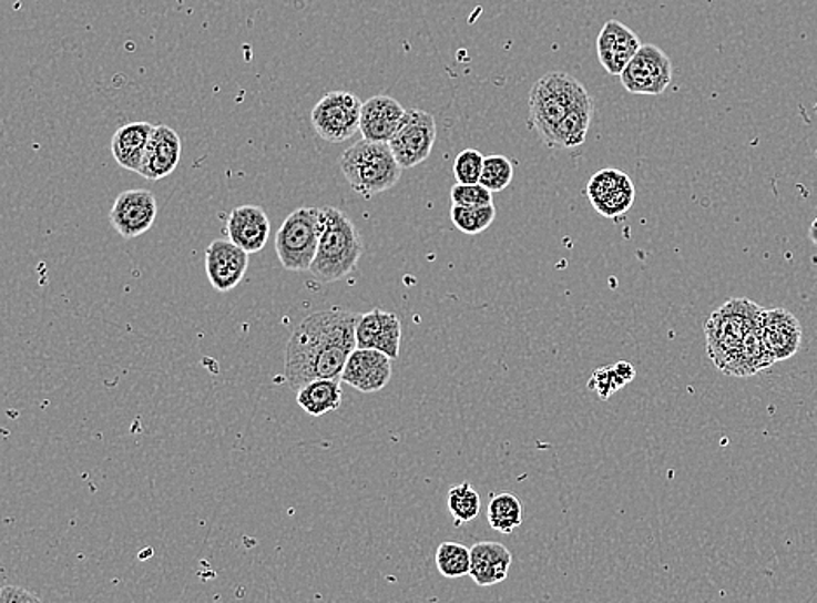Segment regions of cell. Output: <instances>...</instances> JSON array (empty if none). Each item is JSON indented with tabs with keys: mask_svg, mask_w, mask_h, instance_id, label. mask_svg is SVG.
Here are the masks:
<instances>
[{
	"mask_svg": "<svg viewBox=\"0 0 817 603\" xmlns=\"http://www.w3.org/2000/svg\"><path fill=\"white\" fill-rule=\"evenodd\" d=\"M590 103H593L590 91L578 79L565 72L545 74L530 91V127L551 147L558 127L566 115Z\"/></svg>",
	"mask_w": 817,
	"mask_h": 603,
	"instance_id": "2",
	"label": "cell"
},
{
	"mask_svg": "<svg viewBox=\"0 0 817 603\" xmlns=\"http://www.w3.org/2000/svg\"><path fill=\"white\" fill-rule=\"evenodd\" d=\"M619 79L627 93L663 94L673 81V63L657 45L642 44Z\"/></svg>",
	"mask_w": 817,
	"mask_h": 603,
	"instance_id": "9",
	"label": "cell"
},
{
	"mask_svg": "<svg viewBox=\"0 0 817 603\" xmlns=\"http://www.w3.org/2000/svg\"><path fill=\"white\" fill-rule=\"evenodd\" d=\"M448 511H450L456 527L463 525L474 520L481 511L480 493L472 489L471 483H459L448 492Z\"/></svg>",
	"mask_w": 817,
	"mask_h": 603,
	"instance_id": "27",
	"label": "cell"
},
{
	"mask_svg": "<svg viewBox=\"0 0 817 603\" xmlns=\"http://www.w3.org/2000/svg\"><path fill=\"white\" fill-rule=\"evenodd\" d=\"M365 246L358 228L346 213L326 206L321 241L310 267V276L319 283H334L349 276Z\"/></svg>",
	"mask_w": 817,
	"mask_h": 603,
	"instance_id": "3",
	"label": "cell"
},
{
	"mask_svg": "<svg viewBox=\"0 0 817 603\" xmlns=\"http://www.w3.org/2000/svg\"><path fill=\"white\" fill-rule=\"evenodd\" d=\"M588 200L600 215L617 218L630 212L634 203V184L624 172L606 167L594 173L588 184Z\"/></svg>",
	"mask_w": 817,
	"mask_h": 603,
	"instance_id": "11",
	"label": "cell"
},
{
	"mask_svg": "<svg viewBox=\"0 0 817 603\" xmlns=\"http://www.w3.org/2000/svg\"><path fill=\"white\" fill-rule=\"evenodd\" d=\"M451 206H488L493 204L492 192L481 184H457L450 192Z\"/></svg>",
	"mask_w": 817,
	"mask_h": 603,
	"instance_id": "31",
	"label": "cell"
},
{
	"mask_svg": "<svg viewBox=\"0 0 817 603\" xmlns=\"http://www.w3.org/2000/svg\"><path fill=\"white\" fill-rule=\"evenodd\" d=\"M436 566L447 579H459L471 572V548L460 542L445 541L436 550Z\"/></svg>",
	"mask_w": 817,
	"mask_h": 603,
	"instance_id": "26",
	"label": "cell"
},
{
	"mask_svg": "<svg viewBox=\"0 0 817 603\" xmlns=\"http://www.w3.org/2000/svg\"><path fill=\"white\" fill-rule=\"evenodd\" d=\"M392 377V359L374 349H354L347 359L346 367L341 371L340 380L349 384L356 391L370 392L382 391Z\"/></svg>",
	"mask_w": 817,
	"mask_h": 603,
	"instance_id": "13",
	"label": "cell"
},
{
	"mask_svg": "<svg viewBox=\"0 0 817 603\" xmlns=\"http://www.w3.org/2000/svg\"><path fill=\"white\" fill-rule=\"evenodd\" d=\"M642 48L639 35L621 21H606L598 33L596 53L600 65L614 78H621L634 54Z\"/></svg>",
	"mask_w": 817,
	"mask_h": 603,
	"instance_id": "14",
	"label": "cell"
},
{
	"mask_svg": "<svg viewBox=\"0 0 817 603\" xmlns=\"http://www.w3.org/2000/svg\"><path fill=\"white\" fill-rule=\"evenodd\" d=\"M436 119L420 109H408L389 147L402 170L422 164L436 143Z\"/></svg>",
	"mask_w": 817,
	"mask_h": 603,
	"instance_id": "8",
	"label": "cell"
},
{
	"mask_svg": "<svg viewBox=\"0 0 817 603\" xmlns=\"http://www.w3.org/2000/svg\"><path fill=\"white\" fill-rule=\"evenodd\" d=\"M361 315L346 309L319 310L293 330L286 346L285 376L300 389L319 379H340L347 359L358 349L356 327Z\"/></svg>",
	"mask_w": 817,
	"mask_h": 603,
	"instance_id": "1",
	"label": "cell"
},
{
	"mask_svg": "<svg viewBox=\"0 0 817 603\" xmlns=\"http://www.w3.org/2000/svg\"><path fill=\"white\" fill-rule=\"evenodd\" d=\"M487 520L500 534H512L523 523V504L514 493H496L488 502Z\"/></svg>",
	"mask_w": 817,
	"mask_h": 603,
	"instance_id": "23",
	"label": "cell"
},
{
	"mask_svg": "<svg viewBox=\"0 0 817 603\" xmlns=\"http://www.w3.org/2000/svg\"><path fill=\"white\" fill-rule=\"evenodd\" d=\"M341 396L340 379L313 380L298 389L297 403L307 416L323 417L340 408Z\"/></svg>",
	"mask_w": 817,
	"mask_h": 603,
	"instance_id": "22",
	"label": "cell"
},
{
	"mask_svg": "<svg viewBox=\"0 0 817 603\" xmlns=\"http://www.w3.org/2000/svg\"><path fill=\"white\" fill-rule=\"evenodd\" d=\"M180 157H182V140L178 133L170 126H155L146 145L139 175L152 182L166 178L175 172Z\"/></svg>",
	"mask_w": 817,
	"mask_h": 603,
	"instance_id": "17",
	"label": "cell"
},
{
	"mask_svg": "<svg viewBox=\"0 0 817 603\" xmlns=\"http://www.w3.org/2000/svg\"><path fill=\"white\" fill-rule=\"evenodd\" d=\"M809 237L813 241V245L817 248V218H814L813 224H810Z\"/></svg>",
	"mask_w": 817,
	"mask_h": 603,
	"instance_id": "33",
	"label": "cell"
},
{
	"mask_svg": "<svg viewBox=\"0 0 817 603\" xmlns=\"http://www.w3.org/2000/svg\"><path fill=\"white\" fill-rule=\"evenodd\" d=\"M110 224L124 239L143 236L157 218V201L145 188H133L119 194L109 213Z\"/></svg>",
	"mask_w": 817,
	"mask_h": 603,
	"instance_id": "10",
	"label": "cell"
},
{
	"mask_svg": "<svg viewBox=\"0 0 817 603\" xmlns=\"http://www.w3.org/2000/svg\"><path fill=\"white\" fill-rule=\"evenodd\" d=\"M362 102L349 91L325 94L310 114L314 131L329 143L353 139L361 126Z\"/></svg>",
	"mask_w": 817,
	"mask_h": 603,
	"instance_id": "7",
	"label": "cell"
},
{
	"mask_svg": "<svg viewBox=\"0 0 817 603\" xmlns=\"http://www.w3.org/2000/svg\"><path fill=\"white\" fill-rule=\"evenodd\" d=\"M514 178V166L505 155H488L484 157L483 173L480 184L492 192H502L511 185Z\"/></svg>",
	"mask_w": 817,
	"mask_h": 603,
	"instance_id": "29",
	"label": "cell"
},
{
	"mask_svg": "<svg viewBox=\"0 0 817 603\" xmlns=\"http://www.w3.org/2000/svg\"><path fill=\"white\" fill-rule=\"evenodd\" d=\"M405 114L407 109L398 100L390 99L387 94L371 96L362 103L361 126H359L362 139L389 143L402 123Z\"/></svg>",
	"mask_w": 817,
	"mask_h": 603,
	"instance_id": "18",
	"label": "cell"
},
{
	"mask_svg": "<svg viewBox=\"0 0 817 603\" xmlns=\"http://www.w3.org/2000/svg\"><path fill=\"white\" fill-rule=\"evenodd\" d=\"M760 337L770 358L785 361L797 355L801 346L800 323L785 309H768L762 313Z\"/></svg>",
	"mask_w": 817,
	"mask_h": 603,
	"instance_id": "15",
	"label": "cell"
},
{
	"mask_svg": "<svg viewBox=\"0 0 817 603\" xmlns=\"http://www.w3.org/2000/svg\"><path fill=\"white\" fill-rule=\"evenodd\" d=\"M496 206H451L450 218L460 233L476 236L487 231L496 222Z\"/></svg>",
	"mask_w": 817,
	"mask_h": 603,
	"instance_id": "28",
	"label": "cell"
},
{
	"mask_svg": "<svg viewBox=\"0 0 817 603\" xmlns=\"http://www.w3.org/2000/svg\"><path fill=\"white\" fill-rule=\"evenodd\" d=\"M483 164L484 155L476 149H466L460 152L453 161V175H456L457 184H480Z\"/></svg>",
	"mask_w": 817,
	"mask_h": 603,
	"instance_id": "30",
	"label": "cell"
},
{
	"mask_svg": "<svg viewBox=\"0 0 817 603\" xmlns=\"http://www.w3.org/2000/svg\"><path fill=\"white\" fill-rule=\"evenodd\" d=\"M636 377V370L627 361H617L610 367L596 368L591 376L588 388L600 396V400L606 401L614 392L626 388L627 384Z\"/></svg>",
	"mask_w": 817,
	"mask_h": 603,
	"instance_id": "25",
	"label": "cell"
},
{
	"mask_svg": "<svg viewBox=\"0 0 817 603\" xmlns=\"http://www.w3.org/2000/svg\"><path fill=\"white\" fill-rule=\"evenodd\" d=\"M154 127V124L136 121V123L124 124L115 131L110 147H112V155L119 166L124 167L127 172H140Z\"/></svg>",
	"mask_w": 817,
	"mask_h": 603,
	"instance_id": "21",
	"label": "cell"
},
{
	"mask_svg": "<svg viewBox=\"0 0 817 603\" xmlns=\"http://www.w3.org/2000/svg\"><path fill=\"white\" fill-rule=\"evenodd\" d=\"M594 103L579 106L566 115L565 121L558 127L553 145L556 149H578L585 142L591 121H593Z\"/></svg>",
	"mask_w": 817,
	"mask_h": 603,
	"instance_id": "24",
	"label": "cell"
},
{
	"mask_svg": "<svg viewBox=\"0 0 817 603\" xmlns=\"http://www.w3.org/2000/svg\"><path fill=\"white\" fill-rule=\"evenodd\" d=\"M760 306L748 298H734L713 313L706 323L707 355L719 370L727 374L739 355L744 340L760 328Z\"/></svg>",
	"mask_w": 817,
	"mask_h": 603,
	"instance_id": "4",
	"label": "cell"
},
{
	"mask_svg": "<svg viewBox=\"0 0 817 603\" xmlns=\"http://www.w3.org/2000/svg\"><path fill=\"white\" fill-rule=\"evenodd\" d=\"M0 603H42V600L20 586H4L0 591Z\"/></svg>",
	"mask_w": 817,
	"mask_h": 603,
	"instance_id": "32",
	"label": "cell"
},
{
	"mask_svg": "<svg viewBox=\"0 0 817 603\" xmlns=\"http://www.w3.org/2000/svg\"><path fill=\"white\" fill-rule=\"evenodd\" d=\"M204 264L213 288L225 294L243 282L248 270L249 253L234 245L231 239H216L207 246Z\"/></svg>",
	"mask_w": 817,
	"mask_h": 603,
	"instance_id": "12",
	"label": "cell"
},
{
	"mask_svg": "<svg viewBox=\"0 0 817 603\" xmlns=\"http://www.w3.org/2000/svg\"><path fill=\"white\" fill-rule=\"evenodd\" d=\"M228 239L246 253H258L267 245L270 221L267 213L255 204H243L227 216Z\"/></svg>",
	"mask_w": 817,
	"mask_h": 603,
	"instance_id": "19",
	"label": "cell"
},
{
	"mask_svg": "<svg viewBox=\"0 0 817 603\" xmlns=\"http://www.w3.org/2000/svg\"><path fill=\"white\" fill-rule=\"evenodd\" d=\"M340 170L353 191L366 200L395 187L402 172L389 143L365 139L341 154Z\"/></svg>",
	"mask_w": 817,
	"mask_h": 603,
	"instance_id": "5",
	"label": "cell"
},
{
	"mask_svg": "<svg viewBox=\"0 0 817 603\" xmlns=\"http://www.w3.org/2000/svg\"><path fill=\"white\" fill-rule=\"evenodd\" d=\"M401 321L395 313L374 309L359 318L356 344L359 349H374L396 359L401 349Z\"/></svg>",
	"mask_w": 817,
	"mask_h": 603,
	"instance_id": "16",
	"label": "cell"
},
{
	"mask_svg": "<svg viewBox=\"0 0 817 603\" xmlns=\"http://www.w3.org/2000/svg\"><path fill=\"white\" fill-rule=\"evenodd\" d=\"M325 208L302 206L286 216L276 234V253L289 273H309L321 241Z\"/></svg>",
	"mask_w": 817,
	"mask_h": 603,
	"instance_id": "6",
	"label": "cell"
},
{
	"mask_svg": "<svg viewBox=\"0 0 817 603\" xmlns=\"http://www.w3.org/2000/svg\"><path fill=\"white\" fill-rule=\"evenodd\" d=\"M511 551L500 542H476L471 548V575L478 586L502 583L511 569Z\"/></svg>",
	"mask_w": 817,
	"mask_h": 603,
	"instance_id": "20",
	"label": "cell"
}]
</instances>
